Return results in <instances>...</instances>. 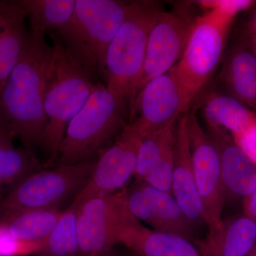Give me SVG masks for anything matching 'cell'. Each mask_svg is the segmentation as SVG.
<instances>
[{
  "mask_svg": "<svg viewBox=\"0 0 256 256\" xmlns=\"http://www.w3.org/2000/svg\"><path fill=\"white\" fill-rule=\"evenodd\" d=\"M196 18L184 9L162 12L148 37L138 94L146 82L169 72L180 60Z\"/></svg>",
  "mask_w": 256,
  "mask_h": 256,
  "instance_id": "11",
  "label": "cell"
},
{
  "mask_svg": "<svg viewBox=\"0 0 256 256\" xmlns=\"http://www.w3.org/2000/svg\"><path fill=\"white\" fill-rule=\"evenodd\" d=\"M30 23V32L44 35L55 32L68 22L76 0H18Z\"/></svg>",
  "mask_w": 256,
  "mask_h": 256,
  "instance_id": "20",
  "label": "cell"
},
{
  "mask_svg": "<svg viewBox=\"0 0 256 256\" xmlns=\"http://www.w3.org/2000/svg\"><path fill=\"white\" fill-rule=\"evenodd\" d=\"M194 244L202 256H247L256 246V222L244 214L222 220Z\"/></svg>",
  "mask_w": 256,
  "mask_h": 256,
  "instance_id": "16",
  "label": "cell"
},
{
  "mask_svg": "<svg viewBox=\"0 0 256 256\" xmlns=\"http://www.w3.org/2000/svg\"><path fill=\"white\" fill-rule=\"evenodd\" d=\"M128 213L124 190L80 204L77 229L82 256H100L114 248Z\"/></svg>",
  "mask_w": 256,
  "mask_h": 256,
  "instance_id": "9",
  "label": "cell"
},
{
  "mask_svg": "<svg viewBox=\"0 0 256 256\" xmlns=\"http://www.w3.org/2000/svg\"><path fill=\"white\" fill-rule=\"evenodd\" d=\"M174 144L166 150L154 169L143 182L152 188L171 194H172V188L174 168Z\"/></svg>",
  "mask_w": 256,
  "mask_h": 256,
  "instance_id": "27",
  "label": "cell"
},
{
  "mask_svg": "<svg viewBox=\"0 0 256 256\" xmlns=\"http://www.w3.org/2000/svg\"><path fill=\"white\" fill-rule=\"evenodd\" d=\"M118 244L138 256H202L194 242L146 228L130 212L120 232Z\"/></svg>",
  "mask_w": 256,
  "mask_h": 256,
  "instance_id": "15",
  "label": "cell"
},
{
  "mask_svg": "<svg viewBox=\"0 0 256 256\" xmlns=\"http://www.w3.org/2000/svg\"><path fill=\"white\" fill-rule=\"evenodd\" d=\"M78 206L72 202L63 210L48 237L40 256H82L79 247L77 216Z\"/></svg>",
  "mask_w": 256,
  "mask_h": 256,
  "instance_id": "22",
  "label": "cell"
},
{
  "mask_svg": "<svg viewBox=\"0 0 256 256\" xmlns=\"http://www.w3.org/2000/svg\"><path fill=\"white\" fill-rule=\"evenodd\" d=\"M45 240H24L15 238L8 227L0 226V256H23L41 254Z\"/></svg>",
  "mask_w": 256,
  "mask_h": 256,
  "instance_id": "28",
  "label": "cell"
},
{
  "mask_svg": "<svg viewBox=\"0 0 256 256\" xmlns=\"http://www.w3.org/2000/svg\"><path fill=\"white\" fill-rule=\"evenodd\" d=\"M142 136L134 122L129 124L97 160L86 184L74 200L79 206L94 197L112 194L134 175Z\"/></svg>",
  "mask_w": 256,
  "mask_h": 256,
  "instance_id": "10",
  "label": "cell"
},
{
  "mask_svg": "<svg viewBox=\"0 0 256 256\" xmlns=\"http://www.w3.org/2000/svg\"><path fill=\"white\" fill-rule=\"evenodd\" d=\"M53 42V56L47 75L44 98L46 122L40 148L47 156L45 164L52 168L58 156L66 130L94 90L92 76L74 62L54 32L48 34Z\"/></svg>",
  "mask_w": 256,
  "mask_h": 256,
  "instance_id": "3",
  "label": "cell"
},
{
  "mask_svg": "<svg viewBox=\"0 0 256 256\" xmlns=\"http://www.w3.org/2000/svg\"><path fill=\"white\" fill-rule=\"evenodd\" d=\"M238 41L256 56V3L250 10L246 22L239 35Z\"/></svg>",
  "mask_w": 256,
  "mask_h": 256,
  "instance_id": "31",
  "label": "cell"
},
{
  "mask_svg": "<svg viewBox=\"0 0 256 256\" xmlns=\"http://www.w3.org/2000/svg\"><path fill=\"white\" fill-rule=\"evenodd\" d=\"M53 52L45 36L28 32L20 60L0 92V124L32 152L40 148L46 122L45 90Z\"/></svg>",
  "mask_w": 256,
  "mask_h": 256,
  "instance_id": "1",
  "label": "cell"
},
{
  "mask_svg": "<svg viewBox=\"0 0 256 256\" xmlns=\"http://www.w3.org/2000/svg\"><path fill=\"white\" fill-rule=\"evenodd\" d=\"M129 124L126 100L105 84L98 82L85 105L67 126L56 165L98 159Z\"/></svg>",
  "mask_w": 256,
  "mask_h": 256,
  "instance_id": "2",
  "label": "cell"
},
{
  "mask_svg": "<svg viewBox=\"0 0 256 256\" xmlns=\"http://www.w3.org/2000/svg\"><path fill=\"white\" fill-rule=\"evenodd\" d=\"M203 114L208 126L229 130L232 136L242 134L256 124V111L223 92H212L207 96Z\"/></svg>",
  "mask_w": 256,
  "mask_h": 256,
  "instance_id": "19",
  "label": "cell"
},
{
  "mask_svg": "<svg viewBox=\"0 0 256 256\" xmlns=\"http://www.w3.org/2000/svg\"><path fill=\"white\" fill-rule=\"evenodd\" d=\"M208 134L218 150L226 198L242 200L256 188V166L220 128L208 126Z\"/></svg>",
  "mask_w": 256,
  "mask_h": 256,
  "instance_id": "13",
  "label": "cell"
},
{
  "mask_svg": "<svg viewBox=\"0 0 256 256\" xmlns=\"http://www.w3.org/2000/svg\"><path fill=\"white\" fill-rule=\"evenodd\" d=\"M26 18L18 0L0 1V92L24 48Z\"/></svg>",
  "mask_w": 256,
  "mask_h": 256,
  "instance_id": "18",
  "label": "cell"
},
{
  "mask_svg": "<svg viewBox=\"0 0 256 256\" xmlns=\"http://www.w3.org/2000/svg\"><path fill=\"white\" fill-rule=\"evenodd\" d=\"M162 11L156 2H131L126 20L106 53L102 72L105 85L126 100L130 124L134 119V104L144 68L148 37Z\"/></svg>",
  "mask_w": 256,
  "mask_h": 256,
  "instance_id": "4",
  "label": "cell"
},
{
  "mask_svg": "<svg viewBox=\"0 0 256 256\" xmlns=\"http://www.w3.org/2000/svg\"><path fill=\"white\" fill-rule=\"evenodd\" d=\"M223 60L220 78L226 94L256 111V56L238 41Z\"/></svg>",
  "mask_w": 256,
  "mask_h": 256,
  "instance_id": "17",
  "label": "cell"
},
{
  "mask_svg": "<svg viewBox=\"0 0 256 256\" xmlns=\"http://www.w3.org/2000/svg\"><path fill=\"white\" fill-rule=\"evenodd\" d=\"M97 160L74 164L56 165L25 178L10 197L8 206L21 210H56L75 197L88 182Z\"/></svg>",
  "mask_w": 256,
  "mask_h": 256,
  "instance_id": "7",
  "label": "cell"
},
{
  "mask_svg": "<svg viewBox=\"0 0 256 256\" xmlns=\"http://www.w3.org/2000/svg\"><path fill=\"white\" fill-rule=\"evenodd\" d=\"M130 4L118 0H76L72 18L54 32L69 56L92 77L102 74L108 48Z\"/></svg>",
  "mask_w": 256,
  "mask_h": 256,
  "instance_id": "5",
  "label": "cell"
},
{
  "mask_svg": "<svg viewBox=\"0 0 256 256\" xmlns=\"http://www.w3.org/2000/svg\"><path fill=\"white\" fill-rule=\"evenodd\" d=\"M202 9L208 10L220 8L238 15L242 12L252 9L256 1L252 0H202L196 2Z\"/></svg>",
  "mask_w": 256,
  "mask_h": 256,
  "instance_id": "29",
  "label": "cell"
},
{
  "mask_svg": "<svg viewBox=\"0 0 256 256\" xmlns=\"http://www.w3.org/2000/svg\"><path fill=\"white\" fill-rule=\"evenodd\" d=\"M100 256H122L120 254H119L118 252L114 250V248H112V250H109L108 252H106L105 254Z\"/></svg>",
  "mask_w": 256,
  "mask_h": 256,
  "instance_id": "33",
  "label": "cell"
},
{
  "mask_svg": "<svg viewBox=\"0 0 256 256\" xmlns=\"http://www.w3.org/2000/svg\"><path fill=\"white\" fill-rule=\"evenodd\" d=\"M122 256H136V254H134V252H130V250L129 252H127V254H124V255Z\"/></svg>",
  "mask_w": 256,
  "mask_h": 256,
  "instance_id": "36",
  "label": "cell"
},
{
  "mask_svg": "<svg viewBox=\"0 0 256 256\" xmlns=\"http://www.w3.org/2000/svg\"><path fill=\"white\" fill-rule=\"evenodd\" d=\"M62 212L60 208L21 210L6 226L13 236L20 240H45L54 228Z\"/></svg>",
  "mask_w": 256,
  "mask_h": 256,
  "instance_id": "24",
  "label": "cell"
},
{
  "mask_svg": "<svg viewBox=\"0 0 256 256\" xmlns=\"http://www.w3.org/2000/svg\"><path fill=\"white\" fill-rule=\"evenodd\" d=\"M12 138L0 139V180H10L21 175H28L47 168L32 152L20 150L11 144Z\"/></svg>",
  "mask_w": 256,
  "mask_h": 256,
  "instance_id": "25",
  "label": "cell"
},
{
  "mask_svg": "<svg viewBox=\"0 0 256 256\" xmlns=\"http://www.w3.org/2000/svg\"><path fill=\"white\" fill-rule=\"evenodd\" d=\"M139 184L150 200L156 220L160 224V232L178 236L192 242H196V227L184 213L174 196L152 188L146 183Z\"/></svg>",
  "mask_w": 256,
  "mask_h": 256,
  "instance_id": "21",
  "label": "cell"
},
{
  "mask_svg": "<svg viewBox=\"0 0 256 256\" xmlns=\"http://www.w3.org/2000/svg\"><path fill=\"white\" fill-rule=\"evenodd\" d=\"M176 122L178 120L142 138L134 175L136 182H143L166 150L174 144Z\"/></svg>",
  "mask_w": 256,
  "mask_h": 256,
  "instance_id": "23",
  "label": "cell"
},
{
  "mask_svg": "<svg viewBox=\"0 0 256 256\" xmlns=\"http://www.w3.org/2000/svg\"><path fill=\"white\" fill-rule=\"evenodd\" d=\"M188 127L192 166L205 222L212 234L222 222L224 194L220 156L208 133L198 122L196 112L188 111Z\"/></svg>",
  "mask_w": 256,
  "mask_h": 256,
  "instance_id": "8",
  "label": "cell"
},
{
  "mask_svg": "<svg viewBox=\"0 0 256 256\" xmlns=\"http://www.w3.org/2000/svg\"><path fill=\"white\" fill-rule=\"evenodd\" d=\"M124 193L126 204L130 213L137 220L151 226L153 230L160 232V224L156 220L150 200L140 184L136 182L131 188L124 190Z\"/></svg>",
  "mask_w": 256,
  "mask_h": 256,
  "instance_id": "26",
  "label": "cell"
},
{
  "mask_svg": "<svg viewBox=\"0 0 256 256\" xmlns=\"http://www.w3.org/2000/svg\"><path fill=\"white\" fill-rule=\"evenodd\" d=\"M6 136H9V137H10L9 134H8L6 131L4 130V129L3 128L2 126V124H0V139H1V138L6 137Z\"/></svg>",
  "mask_w": 256,
  "mask_h": 256,
  "instance_id": "34",
  "label": "cell"
},
{
  "mask_svg": "<svg viewBox=\"0 0 256 256\" xmlns=\"http://www.w3.org/2000/svg\"><path fill=\"white\" fill-rule=\"evenodd\" d=\"M244 215L256 222V188L244 200Z\"/></svg>",
  "mask_w": 256,
  "mask_h": 256,
  "instance_id": "32",
  "label": "cell"
},
{
  "mask_svg": "<svg viewBox=\"0 0 256 256\" xmlns=\"http://www.w3.org/2000/svg\"><path fill=\"white\" fill-rule=\"evenodd\" d=\"M174 68L146 82L138 94L134 119L141 136L176 122L188 112Z\"/></svg>",
  "mask_w": 256,
  "mask_h": 256,
  "instance_id": "12",
  "label": "cell"
},
{
  "mask_svg": "<svg viewBox=\"0 0 256 256\" xmlns=\"http://www.w3.org/2000/svg\"><path fill=\"white\" fill-rule=\"evenodd\" d=\"M232 137L234 142L256 166V124L242 134Z\"/></svg>",
  "mask_w": 256,
  "mask_h": 256,
  "instance_id": "30",
  "label": "cell"
},
{
  "mask_svg": "<svg viewBox=\"0 0 256 256\" xmlns=\"http://www.w3.org/2000/svg\"><path fill=\"white\" fill-rule=\"evenodd\" d=\"M247 256H256V246L254 248V250H252V252H250Z\"/></svg>",
  "mask_w": 256,
  "mask_h": 256,
  "instance_id": "35",
  "label": "cell"
},
{
  "mask_svg": "<svg viewBox=\"0 0 256 256\" xmlns=\"http://www.w3.org/2000/svg\"><path fill=\"white\" fill-rule=\"evenodd\" d=\"M188 112L178 118L174 144L173 196L195 227L206 224L201 198L197 190L188 127Z\"/></svg>",
  "mask_w": 256,
  "mask_h": 256,
  "instance_id": "14",
  "label": "cell"
},
{
  "mask_svg": "<svg viewBox=\"0 0 256 256\" xmlns=\"http://www.w3.org/2000/svg\"><path fill=\"white\" fill-rule=\"evenodd\" d=\"M235 18L218 8L196 16L183 54L173 66L188 110L222 64Z\"/></svg>",
  "mask_w": 256,
  "mask_h": 256,
  "instance_id": "6",
  "label": "cell"
}]
</instances>
